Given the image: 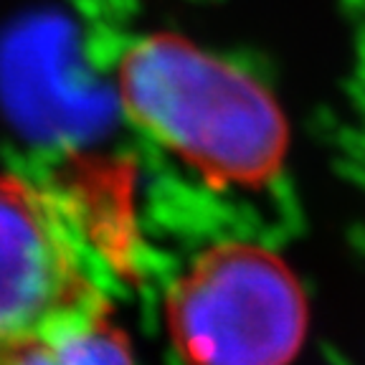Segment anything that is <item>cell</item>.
<instances>
[{"instance_id":"cell-1","label":"cell","mask_w":365,"mask_h":365,"mask_svg":"<svg viewBox=\"0 0 365 365\" xmlns=\"http://www.w3.org/2000/svg\"><path fill=\"white\" fill-rule=\"evenodd\" d=\"M122 114L168 160L223 193H259L284 173L287 120L249 71L173 31L130 38L114 61Z\"/></svg>"},{"instance_id":"cell-2","label":"cell","mask_w":365,"mask_h":365,"mask_svg":"<svg viewBox=\"0 0 365 365\" xmlns=\"http://www.w3.org/2000/svg\"><path fill=\"white\" fill-rule=\"evenodd\" d=\"M165 319L185 365H289L307 332V299L267 246L221 241L173 282Z\"/></svg>"},{"instance_id":"cell-3","label":"cell","mask_w":365,"mask_h":365,"mask_svg":"<svg viewBox=\"0 0 365 365\" xmlns=\"http://www.w3.org/2000/svg\"><path fill=\"white\" fill-rule=\"evenodd\" d=\"M102 312V269L68 203L34 178L0 170V365Z\"/></svg>"},{"instance_id":"cell-4","label":"cell","mask_w":365,"mask_h":365,"mask_svg":"<svg viewBox=\"0 0 365 365\" xmlns=\"http://www.w3.org/2000/svg\"><path fill=\"white\" fill-rule=\"evenodd\" d=\"M8 365H135V358L127 335L102 312L31 342Z\"/></svg>"}]
</instances>
